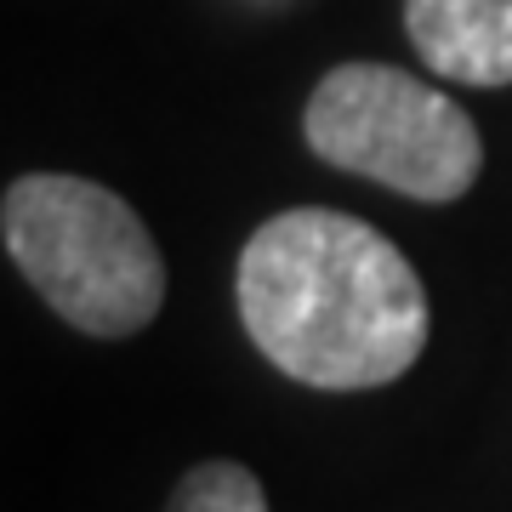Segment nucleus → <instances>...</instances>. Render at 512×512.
Returning a JSON list of instances; mask_svg holds the SVG:
<instances>
[{
    "label": "nucleus",
    "instance_id": "nucleus-1",
    "mask_svg": "<svg viewBox=\"0 0 512 512\" xmlns=\"http://www.w3.org/2000/svg\"><path fill=\"white\" fill-rule=\"evenodd\" d=\"M239 325L302 387L365 393L421 359L427 291L404 251L348 211H279L239 251Z\"/></svg>",
    "mask_w": 512,
    "mask_h": 512
},
{
    "label": "nucleus",
    "instance_id": "nucleus-2",
    "mask_svg": "<svg viewBox=\"0 0 512 512\" xmlns=\"http://www.w3.org/2000/svg\"><path fill=\"white\" fill-rule=\"evenodd\" d=\"M0 234L18 274L86 336H131L165 302L154 234L120 194L86 177H18L0 200Z\"/></svg>",
    "mask_w": 512,
    "mask_h": 512
},
{
    "label": "nucleus",
    "instance_id": "nucleus-3",
    "mask_svg": "<svg viewBox=\"0 0 512 512\" xmlns=\"http://www.w3.org/2000/svg\"><path fill=\"white\" fill-rule=\"evenodd\" d=\"M302 137L325 165L370 177L421 205L461 200L484 171L473 114L393 63L330 69L308 97Z\"/></svg>",
    "mask_w": 512,
    "mask_h": 512
},
{
    "label": "nucleus",
    "instance_id": "nucleus-4",
    "mask_svg": "<svg viewBox=\"0 0 512 512\" xmlns=\"http://www.w3.org/2000/svg\"><path fill=\"white\" fill-rule=\"evenodd\" d=\"M416 57L461 86H512V0H404Z\"/></svg>",
    "mask_w": 512,
    "mask_h": 512
},
{
    "label": "nucleus",
    "instance_id": "nucleus-5",
    "mask_svg": "<svg viewBox=\"0 0 512 512\" xmlns=\"http://www.w3.org/2000/svg\"><path fill=\"white\" fill-rule=\"evenodd\" d=\"M165 512H268V501H262V484H256L251 467H239V461H200L177 484Z\"/></svg>",
    "mask_w": 512,
    "mask_h": 512
}]
</instances>
